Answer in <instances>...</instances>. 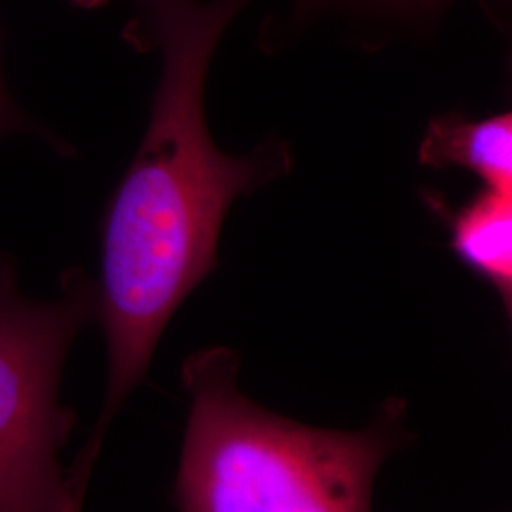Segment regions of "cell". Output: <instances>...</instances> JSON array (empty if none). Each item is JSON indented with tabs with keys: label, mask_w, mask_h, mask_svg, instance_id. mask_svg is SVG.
<instances>
[{
	"label": "cell",
	"mask_w": 512,
	"mask_h": 512,
	"mask_svg": "<svg viewBox=\"0 0 512 512\" xmlns=\"http://www.w3.org/2000/svg\"><path fill=\"white\" fill-rule=\"evenodd\" d=\"M251 0H137L129 40L162 55L147 135L110 203L103 232L97 313L107 340L103 412L73 471L92 475L101 442L145 380L177 308L217 266L219 232L239 194L289 164L277 145L251 156L215 147L203 112L217 44Z\"/></svg>",
	"instance_id": "6da1fadb"
},
{
	"label": "cell",
	"mask_w": 512,
	"mask_h": 512,
	"mask_svg": "<svg viewBox=\"0 0 512 512\" xmlns=\"http://www.w3.org/2000/svg\"><path fill=\"white\" fill-rule=\"evenodd\" d=\"M228 348L190 355V397L177 475L181 512H374V482L412 439L403 399L385 401L357 431L283 418L241 393Z\"/></svg>",
	"instance_id": "7a4b0ae2"
},
{
	"label": "cell",
	"mask_w": 512,
	"mask_h": 512,
	"mask_svg": "<svg viewBox=\"0 0 512 512\" xmlns=\"http://www.w3.org/2000/svg\"><path fill=\"white\" fill-rule=\"evenodd\" d=\"M97 313V285L69 270L54 300L21 291L0 253V512H78L59 454L74 414L59 401L74 338Z\"/></svg>",
	"instance_id": "3957f363"
},
{
	"label": "cell",
	"mask_w": 512,
	"mask_h": 512,
	"mask_svg": "<svg viewBox=\"0 0 512 512\" xmlns=\"http://www.w3.org/2000/svg\"><path fill=\"white\" fill-rule=\"evenodd\" d=\"M439 205L459 260L488 281L507 313L512 308V192L484 188L458 211Z\"/></svg>",
	"instance_id": "277c9868"
},
{
	"label": "cell",
	"mask_w": 512,
	"mask_h": 512,
	"mask_svg": "<svg viewBox=\"0 0 512 512\" xmlns=\"http://www.w3.org/2000/svg\"><path fill=\"white\" fill-rule=\"evenodd\" d=\"M420 162L431 167L471 169L488 188L512 192V116L480 120L446 114L431 120L420 145Z\"/></svg>",
	"instance_id": "5b68a950"
},
{
	"label": "cell",
	"mask_w": 512,
	"mask_h": 512,
	"mask_svg": "<svg viewBox=\"0 0 512 512\" xmlns=\"http://www.w3.org/2000/svg\"><path fill=\"white\" fill-rule=\"evenodd\" d=\"M317 2H323V0H306L308 6H315ZM349 2L385 6V8H393V10H401V12H427V10H433L440 4H444L446 0H349Z\"/></svg>",
	"instance_id": "8992f818"
}]
</instances>
